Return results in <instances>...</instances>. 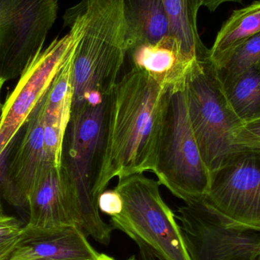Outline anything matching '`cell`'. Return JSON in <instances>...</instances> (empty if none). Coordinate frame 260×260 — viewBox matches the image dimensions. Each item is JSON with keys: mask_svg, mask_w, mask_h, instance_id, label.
Listing matches in <instances>:
<instances>
[{"mask_svg": "<svg viewBox=\"0 0 260 260\" xmlns=\"http://www.w3.org/2000/svg\"><path fill=\"white\" fill-rule=\"evenodd\" d=\"M168 99L169 88L137 69L131 68L117 82L94 183L96 200L115 177L154 173Z\"/></svg>", "mask_w": 260, "mask_h": 260, "instance_id": "cell-1", "label": "cell"}, {"mask_svg": "<svg viewBox=\"0 0 260 260\" xmlns=\"http://www.w3.org/2000/svg\"><path fill=\"white\" fill-rule=\"evenodd\" d=\"M111 96L99 103L74 102L66 133L62 165L71 179L77 208V225L108 245L112 226L103 221L94 186L100 167Z\"/></svg>", "mask_w": 260, "mask_h": 260, "instance_id": "cell-2", "label": "cell"}, {"mask_svg": "<svg viewBox=\"0 0 260 260\" xmlns=\"http://www.w3.org/2000/svg\"><path fill=\"white\" fill-rule=\"evenodd\" d=\"M154 174L160 185L185 203L202 198L209 192L211 172L202 158L191 126L186 84L169 88Z\"/></svg>", "mask_w": 260, "mask_h": 260, "instance_id": "cell-3", "label": "cell"}, {"mask_svg": "<svg viewBox=\"0 0 260 260\" xmlns=\"http://www.w3.org/2000/svg\"><path fill=\"white\" fill-rule=\"evenodd\" d=\"M186 94L202 158L213 172L232 154L235 132L244 123L231 108L210 58L192 65L186 79Z\"/></svg>", "mask_w": 260, "mask_h": 260, "instance_id": "cell-4", "label": "cell"}, {"mask_svg": "<svg viewBox=\"0 0 260 260\" xmlns=\"http://www.w3.org/2000/svg\"><path fill=\"white\" fill-rule=\"evenodd\" d=\"M160 183L143 174L119 179L114 189L123 210L111 217L114 229L135 242L145 243L165 260H190L174 212L162 199Z\"/></svg>", "mask_w": 260, "mask_h": 260, "instance_id": "cell-5", "label": "cell"}, {"mask_svg": "<svg viewBox=\"0 0 260 260\" xmlns=\"http://www.w3.org/2000/svg\"><path fill=\"white\" fill-rule=\"evenodd\" d=\"M177 214L190 260H252L258 254L260 229L232 221L205 197L186 202Z\"/></svg>", "mask_w": 260, "mask_h": 260, "instance_id": "cell-6", "label": "cell"}, {"mask_svg": "<svg viewBox=\"0 0 260 260\" xmlns=\"http://www.w3.org/2000/svg\"><path fill=\"white\" fill-rule=\"evenodd\" d=\"M74 44L73 34L55 39L29 64L8 95L0 114V159L32 111L43 100Z\"/></svg>", "mask_w": 260, "mask_h": 260, "instance_id": "cell-7", "label": "cell"}, {"mask_svg": "<svg viewBox=\"0 0 260 260\" xmlns=\"http://www.w3.org/2000/svg\"><path fill=\"white\" fill-rule=\"evenodd\" d=\"M57 12L56 0H18L0 25V77L5 82L19 78L42 51Z\"/></svg>", "mask_w": 260, "mask_h": 260, "instance_id": "cell-8", "label": "cell"}, {"mask_svg": "<svg viewBox=\"0 0 260 260\" xmlns=\"http://www.w3.org/2000/svg\"><path fill=\"white\" fill-rule=\"evenodd\" d=\"M205 198L232 221L260 229V154H231L211 173Z\"/></svg>", "mask_w": 260, "mask_h": 260, "instance_id": "cell-9", "label": "cell"}, {"mask_svg": "<svg viewBox=\"0 0 260 260\" xmlns=\"http://www.w3.org/2000/svg\"><path fill=\"white\" fill-rule=\"evenodd\" d=\"M45 97L32 111L12 147L6 167L3 192L12 206L27 208V197L43 165L47 161L44 150V115Z\"/></svg>", "mask_w": 260, "mask_h": 260, "instance_id": "cell-10", "label": "cell"}, {"mask_svg": "<svg viewBox=\"0 0 260 260\" xmlns=\"http://www.w3.org/2000/svg\"><path fill=\"white\" fill-rule=\"evenodd\" d=\"M27 209L29 227L77 225L74 188L63 165L59 168L45 161L29 191Z\"/></svg>", "mask_w": 260, "mask_h": 260, "instance_id": "cell-11", "label": "cell"}, {"mask_svg": "<svg viewBox=\"0 0 260 260\" xmlns=\"http://www.w3.org/2000/svg\"><path fill=\"white\" fill-rule=\"evenodd\" d=\"M100 255L79 226L38 229L26 224L6 260H97Z\"/></svg>", "mask_w": 260, "mask_h": 260, "instance_id": "cell-12", "label": "cell"}, {"mask_svg": "<svg viewBox=\"0 0 260 260\" xmlns=\"http://www.w3.org/2000/svg\"><path fill=\"white\" fill-rule=\"evenodd\" d=\"M131 68L142 70L167 88L183 86L188 73L198 60H192L180 41L168 35L157 41L136 44L127 53Z\"/></svg>", "mask_w": 260, "mask_h": 260, "instance_id": "cell-13", "label": "cell"}, {"mask_svg": "<svg viewBox=\"0 0 260 260\" xmlns=\"http://www.w3.org/2000/svg\"><path fill=\"white\" fill-rule=\"evenodd\" d=\"M71 53L55 78L46 96L44 108V150L47 161L62 166L66 133L71 119L73 102Z\"/></svg>", "mask_w": 260, "mask_h": 260, "instance_id": "cell-14", "label": "cell"}, {"mask_svg": "<svg viewBox=\"0 0 260 260\" xmlns=\"http://www.w3.org/2000/svg\"><path fill=\"white\" fill-rule=\"evenodd\" d=\"M123 2L127 21L129 49L143 43L154 44L170 35L169 19L162 0Z\"/></svg>", "mask_w": 260, "mask_h": 260, "instance_id": "cell-15", "label": "cell"}, {"mask_svg": "<svg viewBox=\"0 0 260 260\" xmlns=\"http://www.w3.org/2000/svg\"><path fill=\"white\" fill-rule=\"evenodd\" d=\"M170 22V35L181 43L186 54L192 60L210 58V50L200 39L197 15L201 0H162Z\"/></svg>", "mask_w": 260, "mask_h": 260, "instance_id": "cell-16", "label": "cell"}, {"mask_svg": "<svg viewBox=\"0 0 260 260\" xmlns=\"http://www.w3.org/2000/svg\"><path fill=\"white\" fill-rule=\"evenodd\" d=\"M260 33V0L234 11L223 24L210 49L215 67L221 63L244 41Z\"/></svg>", "mask_w": 260, "mask_h": 260, "instance_id": "cell-17", "label": "cell"}, {"mask_svg": "<svg viewBox=\"0 0 260 260\" xmlns=\"http://www.w3.org/2000/svg\"><path fill=\"white\" fill-rule=\"evenodd\" d=\"M224 91L231 108L243 123L260 119V64L238 76Z\"/></svg>", "mask_w": 260, "mask_h": 260, "instance_id": "cell-18", "label": "cell"}, {"mask_svg": "<svg viewBox=\"0 0 260 260\" xmlns=\"http://www.w3.org/2000/svg\"><path fill=\"white\" fill-rule=\"evenodd\" d=\"M259 64L260 33L244 41L215 68L225 89L244 72Z\"/></svg>", "mask_w": 260, "mask_h": 260, "instance_id": "cell-19", "label": "cell"}, {"mask_svg": "<svg viewBox=\"0 0 260 260\" xmlns=\"http://www.w3.org/2000/svg\"><path fill=\"white\" fill-rule=\"evenodd\" d=\"M260 154V119L244 123L235 132L233 151Z\"/></svg>", "mask_w": 260, "mask_h": 260, "instance_id": "cell-20", "label": "cell"}, {"mask_svg": "<svg viewBox=\"0 0 260 260\" xmlns=\"http://www.w3.org/2000/svg\"><path fill=\"white\" fill-rule=\"evenodd\" d=\"M98 205L102 213L111 217L119 215L123 210V200L115 189L104 191L99 196Z\"/></svg>", "mask_w": 260, "mask_h": 260, "instance_id": "cell-21", "label": "cell"}, {"mask_svg": "<svg viewBox=\"0 0 260 260\" xmlns=\"http://www.w3.org/2000/svg\"><path fill=\"white\" fill-rule=\"evenodd\" d=\"M24 226L15 217L4 215L0 217V238L19 234Z\"/></svg>", "mask_w": 260, "mask_h": 260, "instance_id": "cell-22", "label": "cell"}, {"mask_svg": "<svg viewBox=\"0 0 260 260\" xmlns=\"http://www.w3.org/2000/svg\"><path fill=\"white\" fill-rule=\"evenodd\" d=\"M21 232L12 236L0 238V260H6L10 256L19 241Z\"/></svg>", "mask_w": 260, "mask_h": 260, "instance_id": "cell-23", "label": "cell"}, {"mask_svg": "<svg viewBox=\"0 0 260 260\" xmlns=\"http://www.w3.org/2000/svg\"><path fill=\"white\" fill-rule=\"evenodd\" d=\"M136 244L139 247V251L136 256V260H165L145 243L139 241Z\"/></svg>", "mask_w": 260, "mask_h": 260, "instance_id": "cell-24", "label": "cell"}, {"mask_svg": "<svg viewBox=\"0 0 260 260\" xmlns=\"http://www.w3.org/2000/svg\"><path fill=\"white\" fill-rule=\"evenodd\" d=\"M18 0H0V25L6 21Z\"/></svg>", "mask_w": 260, "mask_h": 260, "instance_id": "cell-25", "label": "cell"}, {"mask_svg": "<svg viewBox=\"0 0 260 260\" xmlns=\"http://www.w3.org/2000/svg\"><path fill=\"white\" fill-rule=\"evenodd\" d=\"M201 1L202 5L212 12H215L222 3H227V2L242 3V0H201Z\"/></svg>", "mask_w": 260, "mask_h": 260, "instance_id": "cell-26", "label": "cell"}, {"mask_svg": "<svg viewBox=\"0 0 260 260\" xmlns=\"http://www.w3.org/2000/svg\"><path fill=\"white\" fill-rule=\"evenodd\" d=\"M4 215H6V214H5L3 205H2L1 200H0V217L4 216Z\"/></svg>", "mask_w": 260, "mask_h": 260, "instance_id": "cell-27", "label": "cell"}, {"mask_svg": "<svg viewBox=\"0 0 260 260\" xmlns=\"http://www.w3.org/2000/svg\"><path fill=\"white\" fill-rule=\"evenodd\" d=\"M5 82H5V81L0 77V93H1L2 88H3V84H4ZM0 108H1V103H0Z\"/></svg>", "mask_w": 260, "mask_h": 260, "instance_id": "cell-28", "label": "cell"}, {"mask_svg": "<svg viewBox=\"0 0 260 260\" xmlns=\"http://www.w3.org/2000/svg\"><path fill=\"white\" fill-rule=\"evenodd\" d=\"M252 260H260V253H258V254L255 255Z\"/></svg>", "mask_w": 260, "mask_h": 260, "instance_id": "cell-29", "label": "cell"}, {"mask_svg": "<svg viewBox=\"0 0 260 260\" xmlns=\"http://www.w3.org/2000/svg\"><path fill=\"white\" fill-rule=\"evenodd\" d=\"M126 260H136V256H131V257L129 258V259Z\"/></svg>", "mask_w": 260, "mask_h": 260, "instance_id": "cell-30", "label": "cell"}, {"mask_svg": "<svg viewBox=\"0 0 260 260\" xmlns=\"http://www.w3.org/2000/svg\"><path fill=\"white\" fill-rule=\"evenodd\" d=\"M258 253H260V244L259 247H258Z\"/></svg>", "mask_w": 260, "mask_h": 260, "instance_id": "cell-31", "label": "cell"}]
</instances>
